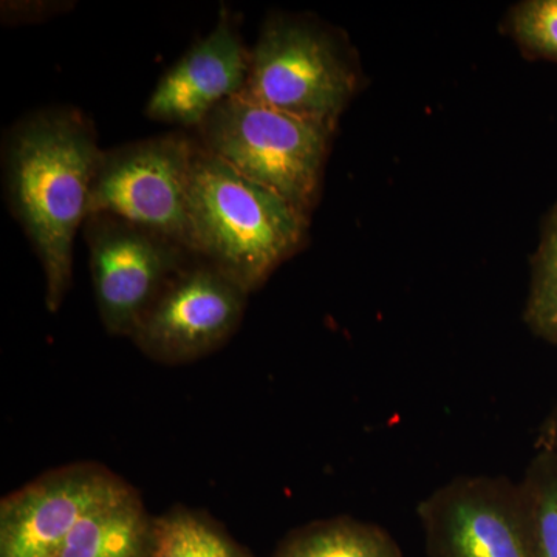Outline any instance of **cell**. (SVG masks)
<instances>
[{
	"label": "cell",
	"mask_w": 557,
	"mask_h": 557,
	"mask_svg": "<svg viewBox=\"0 0 557 557\" xmlns=\"http://www.w3.org/2000/svg\"><path fill=\"white\" fill-rule=\"evenodd\" d=\"M102 153L90 121L72 108L33 112L3 138L7 200L42 267L51 313L72 288L73 245Z\"/></svg>",
	"instance_id": "6da1fadb"
},
{
	"label": "cell",
	"mask_w": 557,
	"mask_h": 557,
	"mask_svg": "<svg viewBox=\"0 0 557 557\" xmlns=\"http://www.w3.org/2000/svg\"><path fill=\"white\" fill-rule=\"evenodd\" d=\"M189 251L252 293L304 247L309 218L197 141L190 171Z\"/></svg>",
	"instance_id": "7a4b0ae2"
},
{
	"label": "cell",
	"mask_w": 557,
	"mask_h": 557,
	"mask_svg": "<svg viewBox=\"0 0 557 557\" xmlns=\"http://www.w3.org/2000/svg\"><path fill=\"white\" fill-rule=\"evenodd\" d=\"M333 129L237 95L197 127L201 148L310 218Z\"/></svg>",
	"instance_id": "3957f363"
},
{
	"label": "cell",
	"mask_w": 557,
	"mask_h": 557,
	"mask_svg": "<svg viewBox=\"0 0 557 557\" xmlns=\"http://www.w3.org/2000/svg\"><path fill=\"white\" fill-rule=\"evenodd\" d=\"M358 83L354 57L339 33L309 17L274 14L249 50L240 95L335 131Z\"/></svg>",
	"instance_id": "277c9868"
},
{
	"label": "cell",
	"mask_w": 557,
	"mask_h": 557,
	"mask_svg": "<svg viewBox=\"0 0 557 557\" xmlns=\"http://www.w3.org/2000/svg\"><path fill=\"white\" fill-rule=\"evenodd\" d=\"M197 138L161 135L104 150L87 215L109 214L189 249L188 197Z\"/></svg>",
	"instance_id": "5b68a950"
},
{
	"label": "cell",
	"mask_w": 557,
	"mask_h": 557,
	"mask_svg": "<svg viewBox=\"0 0 557 557\" xmlns=\"http://www.w3.org/2000/svg\"><path fill=\"white\" fill-rule=\"evenodd\" d=\"M428 557H542L520 482L461 475L418 504Z\"/></svg>",
	"instance_id": "8992f818"
},
{
	"label": "cell",
	"mask_w": 557,
	"mask_h": 557,
	"mask_svg": "<svg viewBox=\"0 0 557 557\" xmlns=\"http://www.w3.org/2000/svg\"><path fill=\"white\" fill-rule=\"evenodd\" d=\"M91 284L106 332L131 338L172 277L196 258L160 234L109 214L87 215Z\"/></svg>",
	"instance_id": "52a82bcc"
},
{
	"label": "cell",
	"mask_w": 557,
	"mask_h": 557,
	"mask_svg": "<svg viewBox=\"0 0 557 557\" xmlns=\"http://www.w3.org/2000/svg\"><path fill=\"white\" fill-rule=\"evenodd\" d=\"M249 293L199 258L171 278L131 341L164 366L188 364L225 346L244 321Z\"/></svg>",
	"instance_id": "ba28073f"
},
{
	"label": "cell",
	"mask_w": 557,
	"mask_h": 557,
	"mask_svg": "<svg viewBox=\"0 0 557 557\" xmlns=\"http://www.w3.org/2000/svg\"><path fill=\"white\" fill-rule=\"evenodd\" d=\"M126 485L95 461L44 472L0 502V557H58L78 520Z\"/></svg>",
	"instance_id": "9c48e42d"
},
{
	"label": "cell",
	"mask_w": 557,
	"mask_h": 557,
	"mask_svg": "<svg viewBox=\"0 0 557 557\" xmlns=\"http://www.w3.org/2000/svg\"><path fill=\"white\" fill-rule=\"evenodd\" d=\"M249 50L223 14L207 38L190 47L159 81L145 113L159 123L197 127L247 84Z\"/></svg>",
	"instance_id": "30bf717a"
},
{
	"label": "cell",
	"mask_w": 557,
	"mask_h": 557,
	"mask_svg": "<svg viewBox=\"0 0 557 557\" xmlns=\"http://www.w3.org/2000/svg\"><path fill=\"white\" fill-rule=\"evenodd\" d=\"M153 516L131 483L73 527L58 557H149Z\"/></svg>",
	"instance_id": "8fae6325"
},
{
	"label": "cell",
	"mask_w": 557,
	"mask_h": 557,
	"mask_svg": "<svg viewBox=\"0 0 557 557\" xmlns=\"http://www.w3.org/2000/svg\"><path fill=\"white\" fill-rule=\"evenodd\" d=\"M271 557H405L392 534L350 516L319 519L295 528Z\"/></svg>",
	"instance_id": "7c38bea8"
},
{
	"label": "cell",
	"mask_w": 557,
	"mask_h": 557,
	"mask_svg": "<svg viewBox=\"0 0 557 557\" xmlns=\"http://www.w3.org/2000/svg\"><path fill=\"white\" fill-rule=\"evenodd\" d=\"M149 557L256 556L207 512L177 505L153 516Z\"/></svg>",
	"instance_id": "4fadbf2b"
},
{
	"label": "cell",
	"mask_w": 557,
	"mask_h": 557,
	"mask_svg": "<svg viewBox=\"0 0 557 557\" xmlns=\"http://www.w3.org/2000/svg\"><path fill=\"white\" fill-rule=\"evenodd\" d=\"M523 319L537 338L557 344V203L545 220L533 258Z\"/></svg>",
	"instance_id": "5bb4252c"
},
{
	"label": "cell",
	"mask_w": 557,
	"mask_h": 557,
	"mask_svg": "<svg viewBox=\"0 0 557 557\" xmlns=\"http://www.w3.org/2000/svg\"><path fill=\"white\" fill-rule=\"evenodd\" d=\"M520 486L525 494L542 557H557V453L536 449Z\"/></svg>",
	"instance_id": "9a60e30c"
},
{
	"label": "cell",
	"mask_w": 557,
	"mask_h": 557,
	"mask_svg": "<svg viewBox=\"0 0 557 557\" xmlns=\"http://www.w3.org/2000/svg\"><path fill=\"white\" fill-rule=\"evenodd\" d=\"M508 32L527 57L557 64V0H525L512 7Z\"/></svg>",
	"instance_id": "2e32d148"
},
{
	"label": "cell",
	"mask_w": 557,
	"mask_h": 557,
	"mask_svg": "<svg viewBox=\"0 0 557 557\" xmlns=\"http://www.w3.org/2000/svg\"><path fill=\"white\" fill-rule=\"evenodd\" d=\"M72 2H2V22L9 25L35 24L72 9Z\"/></svg>",
	"instance_id": "e0dca14e"
},
{
	"label": "cell",
	"mask_w": 557,
	"mask_h": 557,
	"mask_svg": "<svg viewBox=\"0 0 557 557\" xmlns=\"http://www.w3.org/2000/svg\"><path fill=\"white\" fill-rule=\"evenodd\" d=\"M536 449L555 450L557 453V403L541 432H539Z\"/></svg>",
	"instance_id": "ac0fdd59"
}]
</instances>
